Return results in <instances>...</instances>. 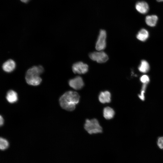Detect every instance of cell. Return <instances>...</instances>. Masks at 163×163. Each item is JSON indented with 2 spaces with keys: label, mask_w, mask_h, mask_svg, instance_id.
I'll return each mask as SVG.
<instances>
[{
  "label": "cell",
  "mask_w": 163,
  "mask_h": 163,
  "mask_svg": "<svg viewBox=\"0 0 163 163\" xmlns=\"http://www.w3.org/2000/svg\"><path fill=\"white\" fill-rule=\"evenodd\" d=\"M80 96L76 91H69L64 93L60 98L61 107L69 111L74 110L80 100Z\"/></svg>",
  "instance_id": "obj_1"
},
{
  "label": "cell",
  "mask_w": 163,
  "mask_h": 163,
  "mask_svg": "<svg viewBox=\"0 0 163 163\" xmlns=\"http://www.w3.org/2000/svg\"><path fill=\"white\" fill-rule=\"evenodd\" d=\"M41 66H34L28 69L26 72L25 79L27 83L33 86L39 85L42 81L40 75L43 72Z\"/></svg>",
  "instance_id": "obj_2"
},
{
  "label": "cell",
  "mask_w": 163,
  "mask_h": 163,
  "mask_svg": "<svg viewBox=\"0 0 163 163\" xmlns=\"http://www.w3.org/2000/svg\"><path fill=\"white\" fill-rule=\"evenodd\" d=\"M84 127L85 130L90 134L101 133L103 131L102 128L98 120L95 118L86 119Z\"/></svg>",
  "instance_id": "obj_3"
},
{
  "label": "cell",
  "mask_w": 163,
  "mask_h": 163,
  "mask_svg": "<svg viewBox=\"0 0 163 163\" xmlns=\"http://www.w3.org/2000/svg\"><path fill=\"white\" fill-rule=\"evenodd\" d=\"M89 56L92 60L100 63L106 62L109 59L108 55L103 51H97L91 53L89 54Z\"/></svg>",
  "instance_id": "obj_4"
},
{
  "label": "cell",
  "mask_w": 163,
  "mask_h": 163,
  "mask_svg": "<svg viewBox=\"0 0 163 163\" xmlns=\"http://www.w3.org/2000/svg\"><path fill=\"white\" fill-rule=\"evenodd\" d=\"M107 33L106 30L101 29L95 44V48L97 51H103L106 46Z\"/></svg>",
  "instance_id": "obj_5"
},
{
  "label": "cell",
  "mask_w": 163,
  "mask_h": 163,
  "mask_svg": "<svg viewBox=\"0 0 163 163\" xmlns=\"http://www.w3.org/2000/svg\"><path fill=\"white\" fill-rule=\"evenodd\" d=\"M88 65L82 62H78L74 63L72 66L73 72L75 74H83L88 71Z\"/></svg>",
  "instance_id": "obj_6"
},
{
  "label": "cell",
  "mask_w": 163,
  "mask_h": 163,
  "mask_svg": "<svg viewBox=\"0 0 163 163\" xmlns=\"http://www.w3.org/2000/svg\"><path fill=\"white\" fill-rule=\"evenodd\" d=\"M69 86L75 90H79L84 85V83L82 77L77 76L70 79L69 82Z\"/></svg>",
  "instance_id": "obj_7"
},
{
  "label": "cell",
  "mask_w": 163,
  "mask_h": 163,
  "mask_svg": "<svg viewBox=\"0 0 163 163\" xmlns=\"http://www.w3.org/2000/svg\"><path fill=\"white\" fill-rule=\"evenodd\" d=\"M135 8L138 11L142 14H146L149 9L148 3L144 1L137 2L136 4Z\"/></svg>",
  "instance_id": "obj_8"
},
{
  "label": "cell",
  "mask_w": 163,
  "mask_h": 163,
  "mask_svg": "<svg viewBox=\"0 0 163 163\" xmlns=\"http://www.w3.org/2000/svg\"><path fill=\"white\" fill-rule=\"evenodd\" d=\"M111 94L107 91L101 92L98 96L99 101L102 104L110 103L111 101Z\"/></svg>",
  "instance_id": "obj_9"
},
{
  "label": "cell",
  "mask_w": 163,
  "mask_h": 163,
  "mask_svg": "<svg viewBox=\"0 0 163 163\" xmlns=\"http://www.w3.org/2000/svg\"><path fill=\"white\" fill-rule=\"evenodd\" d=\"M16 67L15 62L11 59H9L5 62L3 64L2 68L3 70L7 72L13 71Z\"/></svg>",
  "instance_id": "obj_10"
},
{
  "label": "cell",
  "mask_w": 163,
  "mask_h": 163,
  "mask_svg": "<svg viewBox=\"0 0 163 163\" xmlns=\"http://www.w3.org/2000/svg\"><path fill=\"white\" fill-rule=\"evenodd\" d=\"M115 114L113 109L109 107H104L103 110V115L104 117L106 120H110L112 119Z\"/></svg>",
  "instance_id": "obj_11"
},
{
  "label": "cell",
  "mask_w": 163,
  "mask_h": 163,
  "mask_svg": "<svg viewBox=\"0 0 163 163\" xmlns=\"http://www.w3.org/2000/svg\"><path fill=\"white\" fill-rule=\"evenodd\" d=\"M158 20V17L155 15L147 16L145 19L146 24L150 27L155 26Z\"/></svg>",
  "instance_id": "obj_12"
},
{
  "label": "cell",
  "mask_w": 163,
  "mask_h": 163,
  "mask_svg": "<svg viewBox=\"0 0 163 163\" xmlns=\"http://www.w3.org/2000/svg\"><path fill=\"white\" fill-rule=\"evenodd\" d=\"M6 98L9 102L11 103H14L18 100L17 94L13 90H10L7 93Z\"/></svg>",
  "instance_id": "obj_13"
},
{
  "label": "cell",
  "mask_w": 163,
  "mask_h": 163,
  "mask_svg": "<svg viewBox=\"0 0 163 163\" xmlns=\"http://www.w3.org/2000/svg\"><path fill=\"white\" fill-rule=\"evenodd\" d=\"M149 36V32L147 30L144 29L141 30L136 35L138 39L142 41L146 40Z\"/></svg>",
  "instance_id": "obj_14"
},
{
  "label": "cell",
  "mask_w": 163,
  "mask_h": 163,
  "mask_svg": "<svg viewBox=\"0 0 163 163\" xmlns=\"http://www.w3.org/2000/svg\"><path fill=\"white\" fill-rule=\"evenodd\" d=\"M140 72L145 73L148 72L149 69V66L148 63L145 60L141 61V64L138 67Z\"/></svg>",
  "instance_id": "obj_15"
},
{
  "label": "cell",
  "mask_w": 163,
  "mask_h": 163,
  "mask_svg": "<svg viewBox=\"0 0 163 163\" xmlns=\"http://www.w3.org/2000/svg\"><path fill=\"white\" fill-rule=\"evenodd\" d=\"M9 143L5 139L1 137L0 139V149L2 150H4L8 147Z\"/></svg>",
  "instance_id": "obj_16"
},
{
  "label": "cell",
  "mask_w": 163,
  "mask_h": 163,
  "mask_svg": "<svg viewBox=\"0 0 163 163\" xmlns=\"http://www.w3.org/2000/svg\"><path fill=\"white\" fill-rule=\"evenodd\" d=\"M140 81L144 84H147L149 81V78L146 75H143L140 78Z\"/></svg>",
  "instance_id": "obj_17"
},
{
  "label": "cell",
  "mask_w": 163,
  "mask_h": 163,
  "mask_svg": "<svg viewBox=\"0 0 163 163\" xmlns=\"http://www.w3.org/2000/svg\"><path fill=\"white\" fill-rule=\"evenodd\" d=\"M157 145L160 149H163V137H161L158 138Z\"/></svg>",
  "instance_id": "obj_18"
},
{
  "label": "cell",
  "mask_w": 163,
  "mask_h": 163,
  "mask_svg": "<svg viewBox=\"0 0 163 163\" xmlns=\"http://www.w3.org/2000/svg\"><path fill=\"white\" fill-rule=\"evenodd\" d=\"M145 88H142V90L141 94L139 95V98L142 100H144V95L145 89Z\"/></svg>",
  "instance_id": "obj_19"
},
{
  "label": "cell",
  "mask_w": 163,
  "mask_h": 163,
  "mask_svg": "<svg viewBox=\"0 0 163 163\" xmlns=\"http://www.w3.org/2000/svg\"><path fill=\"white\" fill-rule=\"evenodd\" d=\"M4 123V119L2 117L1 115L0 117V125L1 126Z\"/></svg>",
  "instance_id": "obj_20"
},
{
  "label": "cell",
  "mask_w": 163,
  "mask_h": 163,
  "mask_svg": "<svg viewBox=\"0 0 163 163\" xmlns=\"http://www.w3.org/2000/svg\"><path fill=\"white\" fill-rule=\"evenodd\" d=\"M30 0H21V1L24 3H27Z\"/></svg>",
  "instance_id": "obj_21"
},
{
  "label": "cell",
  "mask_w": 163,
  "mask_h": 163,
  "mask_svg": "<svg viewBox=\"0 0 163 163\" xmlns=\"http://www.w3.org/2000/svg\"><path fill=\"white\" fill-rule=\"evenodd\" d=\"M158 2H163V0H156Z\"/></svg>",
  "instance_id": "obj_22"
}]
</instances>
